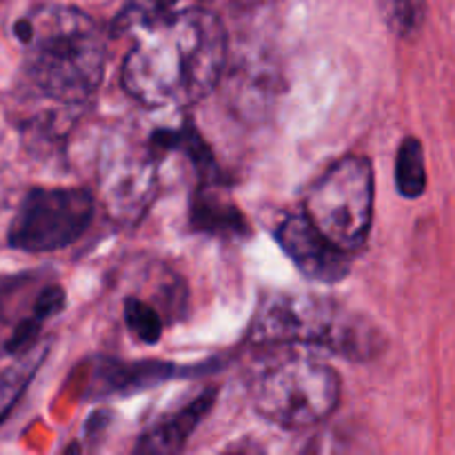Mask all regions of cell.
I'll list each match as a JSON object with an SVG mask.
<instances>
[{"instance_id":"cell-11","label":"cell","mask_w":455,"mask_h":455,"mask_svg":"<svg viewBox=\"0 0 455 455\" xmlns=\"http://www.w3.org/2000/svg\"><path fill=\"white\" fill-rule=\"evenodd\" d=\"M395 187L400 196L409 200H416L427 189V167L425 151L418 138L409 136L400 142V149L395 154Z\"/></svg>"},{"instance_id":"cell-5","label":"cell","mask_w":455,"mask_h":455,"mask_svg":"<svg viewBox=\"0 0 455 455\" xmlns=\"http://www.w3.org/2000/svg\"><path fill=\"white\" fill-rule=\"evenodd\" d=\"M342 380L329 364L293 358L271 367L253 387L258 413L284 429H307L327 420L340 404Z\"/></svg>"},{"instance_id":"cell-15","label":"cell","mask_w":455,"mask_h":455,"mask_svg":"<svg viewBox=\"0 0 455 455\" xmlns=\"http://www.w3.org/2000/svg\"><path fill=\"white\" fill-rule=\"evenodd\" d=\"M124 324L127 331L142 345H156L163 338V318L158 311L145 300L138 298H127L124 300Z\"/></svg>"},{"instance_id":"cell-2","label":"cell","mask_w":455,"mask_h":455,"mask_svg":"<svg viewBox=\"0 0 455 455\" xmlns=\"http://www.w3.org/2000/svg\"><path fill=\"white\" fill-rule=\"evenodd\" d=\"M25 69L52 100L80 105L100 87L107 43L92 16L76 7H43L29 16Z\"/></svg>"},{"instance_id":"cell-14","label":"cell","mask_w":455,"mask_h":455,"mask_svg":"<svg viewBox=\"0 0 455 455\" xmlns=\"http://www.w3.org/2000/svg\"><path fill=\"white\" fill-rule=\"evenodd\" d=\"M385 25L400 38H413L427 13V0H378Z\"/></svg>"},{"instance_id":"cell-1","label":"cell","mask_w":455,"mask_h":455,"mask_svg":"<svg viewBox=\"0 0 455 455\" xmlns=\"http://www.w3.org/2000/svg\"><path fill=\"white\" fill-rule=\"evenodd\" d=\"M123 87L140 105L189 107L216 89L227 65V31L203 7H187L136 31Z\"/></svg>"},{"instance_id":"cell-4","label":"cell","mask_w":455,"mask_h":455,"mask_svg":"<svg viewBox=\"0 0 455 455\" xmlns=\"http://www.w3.org/2000/svg\"><path fill=\"white\" fill-rule=\"evenodd\" d=\"M373 167L364 156H347L311 187L305 216L345 253L367 244L373 225Z\"/></svg>"},{"instance_id":"cell-17","label":"cell","mask_w":455,"mask_h":455,"mask_svg":"<svg viewBox=\"0 0 455 455\" xmlns=\"http://www.w3.org/2000/svg\"><path fill=\"white\" fill-rule=\"evenodd\" d=\"M38 329H40V320L36 318L22 320V323L16 327V331H13V336L9 338L7 345H4V351H7V354H20V351H25L27 347L36 340Z\"/></svg>"},{"instance_id":"cell-3","label":"cell","mask_w":455,"mask_h":455,"mask_svg":"<svg viewBox=\"0 0 455 455\" xmlns=\"http://www.w3.org/2000/svg\"><path fill=\"white\" fill-rule=\"evenodd\" d=\"M256 345H314L349 360H369L382 349L373 323L311 293H271L262 298L249 327Z\"/></svg>"},{"instance_id":"cell-12","label":"cell","mask_w":455,"mask_h":455,"mask_svg":"<svg viewBox=\"0 0 455 455\" xmlns=\"http://www.w3.org/2000/svg\"><path fill=\"white\" fill-rule=\"evenodd\" d=\"M44 351H47V347H43L40 351H31L25 358L18 360L13 367H9L7 371L0 373V420L12 411V407L31 382V378L36 376V369L44 360Z\"/></svg>"},{"instance_id":"cell-13","label":"cell","mask_w":455,"mask_h":455,"mask_svg":"<svg viewBox=\"0 0 455 455\" xmlns=\"http://www.w3.org/2000/svg\"><path fill=\"white\" fill-rule=\"evenodd\" d=\"M178 4H180V0H129L127 7L116 18L114 29L133 31L136 34V31L145 29V27L164 20V18L180 12Z\"/></svg>"},{"instance_id":"cell-7","label":"cell","mask_w":455,"mask_h":455,"mask_svg":"<svg viewBox=\"0 0 455 455\" xmlns=\"http://www.w3.org/2000/svg\"><path fill=\"white\" fill-rule=\"evenodd\" d=\"M93 212L96 203L84 189H34L25 196L9 227V244L29 253L65 249L83 238Z\"/></svg>"},{"instance_id":"cell-16","label":"cell","mask_w":455,"mask_h":455,"mask_svg":"<svg viewBox=\"0 0 455 455\" xmlns=\"http://www.w3.org/2000/svg\"><path fill=\"white\" fill-rule=\"evenodd\" d=\"M62 307H65V291L60 287H47L36 300L34 318L43 323V320L56 315Z\"/></svg>"},{"instance_id":"cell-18","label":"cell","mask_w":455,"mask_h":455,"mask_svg":"<svg viewBox=\"0 0 455 455\" xmlns=\"http://www.w3.org/2000/svg\"><path fill=\"white\" fill-rule=\"evenodd\" d=\"M234 455H251V453H234Z\"/></svg>"},{"instance_id":"cell-8","label":"cell","mask_w":455,"mask_h":455,"mask_svg":"<svg viewBox=\"0 0 455 455\" xmlns=\"http://www.w3.org/2000/svg\"><path fill=\"white\" fill-rule=\"evenodd\" d=\"M275 240L296 269L314 283L333 284L349 275V253L324 238L305 212L289 213L275 229Z\"/></svg>"},{"instance_id":"cell-9","label":"cell","mask_w":455,"mask_h":455,"mask_svg":"<svg viewBox=\"0 0 455 455\" xmlns=\"http://www.w3.org/2000/svg\"><path fill=\"white\" fill-rule=\"evenodd\" d=\"M213 403H216V394L204 391L182 409L151 425L138 438L133 455H180L200 422L212 411Z\"/></svg>"},{"instance_id":"cell-10","label":"cell","mask_w":455,"mask_h":455,"mask_svg":"<svg viewBox=\"0 0 455 455\" xmlns=\"http://www.w3.org/2000/svg\"><path fill=\"white\" fill-rule=\"evenodd\" d=\"M191 225L198 231L222 235V238L244 235L249 229V222L244 220L240 209L229 198H222L213 182L196 191L191 200Z\"/></svg>"},{"instance_id":"cell-6","label":"cell","mask_w":455,"mask_h":455,"mask_svg":"<svg viewBox=\"0 0 455 455\" xmlns=\"http://www.w3.org/2000/svg\"><path fill=\"white\" fill-rule=\"evenodd\" d=\"M160 154L151 140L114 133L98 158V191L118 225H136L158 194Z\"/></svg>"}]
</instances>
